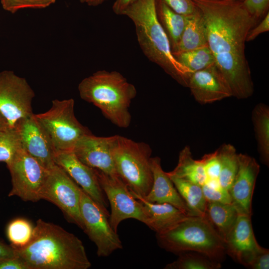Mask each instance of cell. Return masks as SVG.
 <instances>
[{
  "instance_id": "33",
  "label": "cell",
  "mask_w": 269,
  "mask_h": 269,
  "mask_svg": "<svg viewBox=\"0 0 269 269\" xmlns=\"http://www.w3.org/2000/svg\"><path fill=\"white\" fill-rule=\"evenodd\" d=\"M243 4L256 25L269 12V0H245Z\"/></svg>"
},
{
  "instance_id": "2",
  "label": "cell",
  "mask_w": 269,
  "mask_h": 269,
  "mask_svg": "<svg viewBox=\"0 0 269 269\" xmlns=\"http://www.w3.org/2000/svg\"><path fill=\"white\" fill-rule=\"evenodd\" d=\"M12 247L27 269H88L91 267L84 246L77 236L41 219L36 221L27 245Z\"/></svg>"
},
{
  "instance_id": "45",
  "label": "cell",
  "mask_w": 269,
  "mask_h": 269,
  "mask_svg": "<svg viewBox=\"0 0 269 269\" xmlns=\"http://www.w3.org/2000/svg\"><path fill=\"white\" fill-rule=\"evenodd\" d=\"M79 1H80L81 3H84V2H85V0H79Z\"/></svg>"
},
{
  "instance_id": "10",
  "label": "cell",
  "mask_w": 269,
  "mask_h": 269,
  "mask_svg": "<svg viewBox=\"0 0 269 269\" xmlns=\"http://www.w3.org/2000/svg\"><path fill=\"white\" fill-rule=\"evenodd\" d=\"M35 93L26 80L12 71L0 72V114L10 127L33 114Z\"/></svg>"
},
{
  "instance_id": "37",
  "label": "cell",
  "mask_w": 269,
  "mask_h": 269,
  "mask_svg": "<svg viewBox=\"0 0 269 269\" xmlns=\"http://www.w3.org/2000/svg\"><path fill=\"white\" fill-rule=\"evenodd\" d=\"M269 12H268L261 21L253 27L248 32L246 42H249L255 39L260 34L269 31Z\"/></svg>"
},
{
  "instance_id": "36",
  "label": "cell",
  "mask_w": 269,
  "mask_h": 269,
  "mask_svg": "<svg viewBox=\"0 0 269 269\" xmlns=\"http://www.w3.org/2000/svg\"><path fill=\"white\" fill-rule=\"evenodd\" d=\"M171 8L183 15L194 12L197 7L193 0H163Z\"/></svg>"
},
{
  "instance_id": "14",
  "label": "cell",
  "mask_w": 269,
  "mask_h": 269,
  "mask_svg": "<svg viewBox=\"0 0 269 269\" xmlns=\"http://www.w3.org/2000/svg\"><path fill=\"white\" fill-rule=\"evenodd\" d=\"M251 216L239 213L236 221L224 240L226 254L247 268L256 255L266 249L261 247L256 239Z\"/></svg>"
},
{
  "instance_id": "16",
  "label": "cell",
  "mask_w": 269,
  "mask_h": 269,
  "mask_svg": "<svg viewBox=\"0 0 269 269\" xmlns=\"http://www.w3.org/2000/svg\"><path fill=\"white\" fill-rule=\"evenodd\" d=\"M116 138L117 135L100 137L87 134L78 140L72 151L87 166L108 174L117 175L113 156Z\"/></svg>"
},
{
  "instance_id": "7",
  "label": "cell",
  "mask_w": 269,
  "mask_h": 269,
  "mask_svg": "<svg viewBox=\"0 0 269 269\" xmlns=\"http://www.w3.org/2000/svg\"><path fill=\"white\" fill-rule=\"evenodd\" d=\"M34 115L48 133L56 152L72 151L80 138L92 134L76 118L73 99L53 100L49 110Z\"/></svg>"
},
{
  "instance_id": "43",
  "label": "cell",
  "mask_w": 269,
  "mask_h": 269,
  "mask_svg": "<svg viewBox=\"0 0 269 269\" xmlns=\"http://www.w3.org/2000/svg\"><path fill=\"white\" fill-rule=\"evenodd\" d=\"M8 125L5 120V119L3 118V117L0 114V130L4 128V127ZM9 126V125H8Z\"/></svg>"
},
{
  "instance_id": "11",
  "label": "cell",
  "mask_w": 269,
  "mask_h": 269,
  "mask_svg": "<svg viewBox=\"0 0 269 269\" xmlns=\"http://www.w3.org/2000/svg\"><path fill=\"white\" fill-rule=\"evenodd\" d=\"M80 212L84 232L97 247L98 257H107L123 248L117 232L111 227L109 217L82 189Z\"/></svg>"
},
{
  "instance_id": "3",
  "label": "cell",
  "mask_w": 269,
  "mask_h": 269,
  "mask_svg": "<svg viewBox=\"0 0 269 269\" xmlns=\"http://www.w3.org/2000/svg\"><path fill=\"white\" fill-rule=\"evenodd\" d=\"M133 22L144 55L183 86L192 74L172 54L170 43L156 15L155 0H135L124 11Z\"/></svg>"
},
{
  "instance_id": "17",
  "label": "cell",
  "mask_w": 269,
  "mask_h": 269,
  "mask_svg": "<svg viewBox=\"0 0 269 269\" xmlns=\"http://www.w3.org/2000/svg\"><path fill=\"white\" fill-rule=\"evenodd\" d=\"M260 165L248 155L238 154V168L229 190L232 203L239 214L252 215V201Z\"/></svg>"
},
{
  "instance_id": "5",
  "label": "cell",
  "mask_w": 269,
  "mask_h": 269,
  "mask_svg": "<svg viewBox=\"0 0 269 269\" xmlns=\"http://www.w3.org/2000/svg\"><path fill=\"white\" fill-rule=\"evenodd\" d=\"M156 238L160 248L178 255L195 252L220 262L226 254L224 240L207 216H189Z\"/></svg>"
},
{
  "instance_id": "44",
  "label": "cell",
  "mask_w": 269,
  "mask_h": 269,
  "mask_svg": "<svg viewBox=\"0 0 269 269\" xmlns=\"http://www.w3.org/2000/svg\"><path fill=\"white\" fill-rule=\"evenodd\" d=\"M206 1H234V2H243L245 0H201Z\"/></svg>"
},
{
  "instance_id": "29",
  "label": "cell",
  "mask_w": 269,
  "mask_h": 269,
  "mask_svg": "<svg viewBox=\"0 0 269 269\" xmlns=\"http://www.w3.org/2000/svg\"><path fill=\"white\" fill-rule=\"evenodd\" d=\"M176 260L167 264L164 269H219L220 262L207 256L195 252L178 255Z\"/></svg>"
},
{
  "instance_id": "41",
  "label": "cell",
  "mask_w": 269,
  "mask_h": 269,
  "mask_svg": "<svg viewBox=\"0 0 269 269\" xmlns=\"http://www.w3.org/2000/svg\"><path fill=\"white\" fill-rule=\"evenodd\" d=\"M14 248L0 242V260L15 257Z\"/></svg>"
},
{
  "instance_id": "12",
  "label": "cell",
  "mask_w": 269,
  "mask_h": 269,
  "mask_svg": "<svg viewBox=\"0 0 269 269\" xmlns=\"http://www.w3.org/2000/svg\"><path fill=\"white\" fill-rule=\"evenodd\" d=\"M7 167L12 183L9 197L17 196L24 201L33 202L41 199L48 169L22 148Z\"/></svg>"
},
{
  "instance_id": "30",
  "label": "cell",
  "mask_w": 269,
  "mask_h": 269,
  "mask_svg": "<svg viewBox=\"0 0 269 269\" xmlns=\"http://www.w3.org/2000/svg\"><path fill=\"white\" fill-rule=\"evenodd\" d=\"M21 148L20 137L16 127L7 125L0 130V161L8 166Z\"/></svg>"
},
{
  "instance_id": "24",
  "label": "cell",
  "mask_w": 269,
  "mask_h": 269,
  "mask_svg": "<svg viewBox=\"0 0 269 269\" xmlns=\"http://www.w3.org/2000/svg\"><path fill=\"white\" fill-rule=\"evenodd\" d=\"M252 119L257 141L258 149L262 162L269 163V108L263 103L257 104L253 109Z\"/></svg>"
},
{
  "instance_id": "27",
  "label": "cell",
  "mask_w": 269,
  "mask_h": 269,
  "mask_svg": "<svg viewBox=\"0 0 269 269\" xmlns=\"http://www.w3.org/2000/svg\"><path fill=\"white\" fill-rule=\"evenodd\" d=\"M217 151L220 166L219 180L221 186L229 191L238 170V154L230 144H224Z\"/></svg>"
},
{
  "instance_id": "18",
  "label": "cell",
  "mask_w": 269,
  "mask_h": 269,
  "mask_svg": "<svg viewBox=\"0 0 269 269\" xmlns=\"http://www.w3.org/2000/svg\"><path fill=\"white\" fill-rule=\"evenodd\" d=\"M199 103H212L232 97L228 84L215 63L193 73L188 86Z\"/></svg>"
},
{
  "instance_id": "19",
  "label": "cell",
  "mask_w": 269,
  "mask_h": 269,
  "mask_svg": "<svg viewBox=\"0 0 269 269\" xmlns=\"http://www.w3.org/2000/svg\"><path fill=\"white\" fill-rule=\"evenodd\" d=\"M153 183L148 194L143 198L155 203H169L188 216H195L181 197L172 180L161 166L159 157L151 158Z\"/></svg>"
},
{
  "instance_id": "6",
  "label": "cell",
  "mask_w": 269,
  "mask_h": 269,
  "mask_svg": "<svg viewBox=\"0 0 269 269\" xmlns=\"http://www.w3.org/2000/svg\"><path fill=\"white\" fill-rule=\"evenodd\" d=\"M151 152L147 143L117 135L113 151L116 173L134 196L144 198L151 189Z\"/></svg>"
},
{
  "instance_id": "40",
  "label": "cell",
  "mask_w": 269,
  "mask_h": 269,
  "mask_svg": "<svg viewBox=\"0 0 269 269\" xmlns=\"http://www.w3.org/2000/svg\"><path fill=\"white\" fill-rule=\"evenodd\" d=\"M135 0H115L113 10L117 15H123L126 9Z\"/></svg>"
},
{
  "instance_id": "21",
  "label": "cell",
  "mask_w": 269,
  "mask_h": 269,
  "mask_svg": "<svg viewBox=\"0 0 269 269\" xmlns=\"http://www.w3.org/2000/svg\"><path fill=\"white\" fill-rule=\"evenodd\" d=\"M206 46H208L207 29L202 13L197 7L194 12L186 15L184 30L172 54L174 55Z\"/></svg>"
},
{
  "instance_id": "34",
  "label": "cell",
  "mask_w": 269,
  "mask_h": 269,
  "mask_svg": "<svg viewBox=\"0 0 269 269\" xmlns=\"http://www.w3.org/2000/svg\"><path fill=\"white\" fill-rule=\"evenodd\" d=\"M200 160L203 166L206 179H219L220 166L217 150L214 152L204 155Z\"/></svg>"
},
{
  "instance_id": "31",
  "label": "cell",
  "mask_w": 269,
  "mask_h": 269,
  "mask_svg": "<svg viewBox=\"0 0 269 269\" xmlns=\"http://www.w3.org/2000/svg\"><path fill=\"white\" fill-rule=\"evenodd\" d=\"M33 230L34 227L28 221L18 218L8 224L6 234L11 246L21 248L27 245L30 241Z\"/></svg>"
},
{
  "instance_id": "25",
  "label": "cell",
  "mask_w": 269,
  "mask_h": 269,
  "mask_svg": "<svg viewBox=\"0 0 269 269\" xmlns=\"http://www.w3.org/2000/svg\"><path fill=\"white\" fill-rule=\"evenodd\" d=\"M169 177L194 215L206 216L207 201L203 194L201 186L183 179Z\"/></svg>"
},
{
  "instance_id": "28",
  "label": "cell",
  "mask_w": 269,
  "mask_h": 269,
  "mask_svg": "<svg viewBox=\"0 0 269 269\" xmlns=\"http://www.w3.org/2000/svg\"><path fill=\"white\" fill-rule=\"evenodd\" d=\"M173 55L191 74L215 63V57L208 46Z\"/></svg>"
},
{
  "instance_id": "22",
  "label": "cell",
  "mask_w": 269,
  "mask_h": 269,
  "mask_svg": "<svg viewBox=\"0 0 269 269\" xmlns=\"http://www.w3.org/2000/svg\"><path fill=\"white\" fill-rule=\"evenodd\" d=\"M155 7L157 18L167 36L173 52L184 30L186 16L175 11L163 0H155Z\"/></svg>"
},
{
  "instance_id": "13",
  "label": "cell",
  "mask_w": 269,
  "mask_h": 269,
  "mask_svg": "<svg viewBox=\"0 0 269 269\" xmlns=\"http://www.w3.org/2000/svg\"><path fill=\"white\" fill-rule=\"evenodd\" d=\"M22 148L49 170L55 164L56 151L52 141L42 125L33 114L22 119L15 126Z\"/></svg>"
},
{
  "instance_id": "35",
  "label": "cell",
  "mask_w": 269,
  "mask_h": 269,
  "mask_svg": "<svg viewBox=\"0 0 269 269\" xmlns=\"http://www.w3.org/2000/svg\"><path fill=\"white\" fill-rule=\"evenodd\" d=\"M201 187L207 201L232 203L231 196L228 190L223 187L220 188H211L205 184H204Z\"/></svg>"
},
{
  "instance_id": "4",
  "label": "cell",
  "mask_w": 269,
  "mask_h": 269,
  "mask_svg": "<svg viewBox=\"0 0 269 269\" xmlns=\"http://www.w3.org/2000/svg\"><path fill=\"white\" fill-rule=\"evenodd\" d=\"M78 88L81 99L98 107L113 124L121 128L130 126L129 108L136 90L120 72L97 71L83 79Z\"/></svg>"
},
{
  "instance_id": "23",
  "label": "cell",
  "mask_w": 269,
  "mask_h": 269,
  "mask_svg": "<svg viewBox=\"0 0 269 269\" xmlns=\"http://www.w3.org/2000/svg\"><path fill=\"white\" fill-rule=\"evenodd\" d=\"M169 176L183 179L202 186L206 179V174L200 160L193 158L190 148L185 146L179 153L175 168L168 172Z\"/></svg>"
},
{
  "instance_id": "15",
  "label": "cell",
  "mask_w": 269,
  "mask_h": 269,
  "mask_svg": "<svg viewBox=\"0 0 269 269\" xmlns=\"http://www.w3.org/2000/svg\"><path fill=\"white\" fill-rule=\"evenodd\" d=\"M55 162L56 164L64 170L109 218L107 198L99 183L95 169L82 162L72 151L56 152Z\"/></svg>"
},
{
  "instance_id": "39",
  "label": "cell",
  "mask_w": 269,
  "mask_h": 269,
  "mask_svg": "<svg viewBox=\"0 0 269 269\" xmlns=\"http://www.w3.org/2000/svg\"><path fill=\"white\" fill-rule=\"evenodd\" d=\"M0 269H27L23 262L16 256L0 260Z\"/></svg>"
},
{
  "instance_id": "8",
  "label": "cell",
  "mask_w": 269,
  "mask_h": 269,
  "mask_svg": "<svg viewBox=\"0 0 269 269\" xmlns=\"http://www.w3.org/2000/svg\"><path fill=\"white\" fill-rule=\"evenodd\" d=\"M81 190V187L64 170L55 164L48 170L40 197L56 205L69 222L83 230L80 212Z\"/></svg>"
},
{
  "instance_id": "1",
  "label": "cell",
  "mask_w": 269,
  "mask_h": 269,
  "mask_svg": "<svg viewBox=\"0 0 269 269\" xmlns=\"http://www.w3.org/2000/svg\"><path fill=\"white\" fill-rule=\"evenodd\" d=\"M193 1L202 13L208 45L232 96L249 98L254 86L245 50L247 34L256 25L255 21L242 2Z\"/></svg>"
},
{
  "instance_id": "32",
  "label": "cell",
  "mask_w": 269,
  "mask_h": 269,
  "mask_svg": "<svg viewBox=\"0 0 269 269\" xmlns=\"http://www.w3.org/2000/svg\"><path fill=\"white\" fill-rule=\"evenodd\" d=\"M56 0H0L3 8L14 13L23 8H43L55 3Z\"/></svg>"
},
{
  "instance_id": "9",
  "label": "cell",
  "mask_w": 269,
  "mask_h": 269,
  "mask_svg": "<svg viewBox=\"0 0 269 269\" xmlns=\"http://www.w3.org/2000/svg\"><path fill=\"white\" fill-rule=\"evenodd\" d=\"M95 170L111 206L109 220L114 231L117 232L120 223L128 219H134L145 224L146 219L142 204L133 196L123 180L117 175Z\"/></svg>"
},
{
  "instance_id": "38",
  "label": "cell",
  "mask_w": 269,
  "mask_h": 269,
  "mask_svg": "<svg viewBox=\"0 0 269 269\" xmlns=\"http://www.w3.org/2000/svg\"><path fill=\"white\" fill-rule=\"evenodd\" d=\"M248 268L252 269H269V251L265 249L254 258Z\"/></svg>"
},
{
  "instance_id": "20",
  "label": "cell",
  "mask_w": 269,
  "mask_h": 269,
  "mask_svg": "<svg viewBox=\"0 0 269 269\" xmlns=\"http://www.w3.org/2000/svg\"><path fill=\"white\" fill-rule=\"evenodd\" d=\"M133 196L142 204L146 219L145 225L156 234L170 230L190 216L170 204L152 203L143 198Z\"/></svg>"
},
{
  "instance_id": "26",
  "label": "cell",
  "mask_w": 269,
  "mask_h": 269,
  "mask_svg": "<svg viewBox=\"0 0 269 269\" xmlns=\"http://www.w3.org/2000/svg\"><path fill=\"white\" fill-rule=\"evenodd\" d=\"M238 214L232 203L207 201L206 216L223 240L234 224Z\"/></svg>"
},
{
  "instance_id": "42",
  "label": "cell",
  "mask_w": 269,
  "mask_h": 269,
  "mask_svg": "<svg viewBox=\"0 0 269 269\" xmlns=\"http://www.w3.org/2000/svg\"><path fill=\"white\" fill-rule=\"evenodd\" d=\"M106 0H85V2L89 6H96L101 4Z\"/></svg>"
}]
</instances>
